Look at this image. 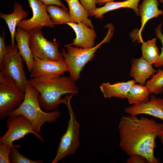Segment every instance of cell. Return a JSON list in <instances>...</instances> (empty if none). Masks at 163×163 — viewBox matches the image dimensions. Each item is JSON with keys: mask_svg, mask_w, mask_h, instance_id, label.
Masks as SVG:
<instances>
[{"mask_svg": "<svg viewBox=\"0 0 163 163\" xmlns=\"http://www.w3.org/2000/svg\"><path fill=\"white\" fill-rule=\"evenodd\" d=\"M121 149L128 156L135 154L145 158L149 163H159L154 154L156 138L163 131V124L136 116L123 115L118 125Z\"/></svg>", "mask_w": 163, "mask_h": 163, "instance_id": "obj_1", "label": "cell"}, {"mask_svg": "<svg viewBox=\"0 0 163 163\" xmlns=\"http://www.w3.org/2000/svg\"><path fill=\"white\" fill-rule=\"evenodd\" d=\"M28 82L39 92L40 106L46 112L56 110L60 104L63 103V95L78 92L75 82L65 76L52 79L32 78L28 80Z\"/></svg>", "mask_w": 163, "mask_h": 163, "instance_id": "obj_2", "label": "cell"}, {"mask_svg": "<svg viewBox=\"0 0 163 163\" xmlns=\"http://www.w3.org/2000/svg\"><path fill=\"white\" fill-rule=\"evenodd\" d=\"M39 92L28 82L25 92V97L21 104L7 116L22 115L32 123L34 131L37 134L41 132V126L46 122H55L61 115L58 110L49 112L42 111L38 99Z\"/></svg>", "mask_w": 163, "mask_h": 163, "instance_id": "obj_3", "label": "cell"}, {"mask_svg": "<svg viewBox=\"0 0 163 163\" xmlns=\"http://www.w3.org/2000/svg\"><path fill=\"white\" fill-rule=\"evenodd\" d=\"M108 31L103 40L96 46L90 48H84L77 46H72L66 45L67 52L63 48L62 54L66 62L67 71L70 74L69 77L74 82L80 77V72L85 65L93 58L94 54L104 43L109 42L113 36L114 27L111 24L107 25Z\"/></svg>", "mask_w": 163, "mask_h": 163, "instance_id": "obj_4", "label": "cell"}, {"mask_svg": "<svg viewBox=\"0 0 163 163\" xmlns=\"http://www.w3.org/2000/svg\"><path fill=\"white\" fill-rule=\"evenodd\" d=\"M74 94L66 96L64 98L63 104L68 108L70 118L67 130L61 137L56 155L52 163H57L67 155L74 154L79 147L80 125L70 104L71 99Z\"/></svg>", "mask_w": 163, "mask_h": 163, "instance_id": "obj_5", "label": "cell"}, {"mask_svg": "<svg viewBox=\"0 0 163 163\" xmlns=\"http://www.w3.org/2000/svg\"><path fill=\"white\" fill-rule=\"evenodd\" d=\"M25 93L10 77L0 74V119L5 120L7 114L23 102Z\"/></svg>", "mask_w": 163, "mask_h": 163, "instance_id": "obj_6", "label": "cell"}, {"mask_svg": "<svg viewBox=\"0 0 163 163\" xmlns=\"http://www.w3.org/2000/svg\"><path fill=\"white\" fill-rule=\"evenodd\" d=\"M7 46L8 52L0 67V74L12 78L22 91L25 93L28 80L26 78L24 70V60L16 45L14 48L11 46Z\"/></svg>", "mask_w": 163, "mask_h": 163, "instance_id": "obj_7", "label": "cell"}, {"mask_svg": "<svg viewBox=\"0 0 163 163\" xmlns=\"http://www.w3.org/2000/svg\"><path fill=\"white\" fill-rule=\"evenodd\" d=\"M41 28H37L29 31V44L34 57H38L43 60L60 61L64 60L59 51V43L55 38L51 42L43 37Z\"/></svg>", "mask_w": 163, "mask_h": 163, "instance_id": "obj_8", "label": "cell"}, {"mask_svg": "<svg viewBox=\"0 0 163 163\" xmlns=\"http://www.w3.org/2000/svg\"><path fill=\"white\" fill-rule=\"evenodd\" d=\"M6 121L8 130L3 136L0 138V143L13 145L12 142L24 137L28 133L34 135L36 138L42 142L43 138L34 130L30 121L22 115L9 117Z\"/></svg>", "mask_w": 163, "mask_h": 163, "instance_id": "obj_9", "label": "cell"}, {"mask_svg": "<svg viewBox=\"0 0 163 163\" xmlns=\"http://www.w3.org/2000/svg\"><path fill=\"white\" fill-rule=\"evenodd\" d=\"M28 1L32 10V17L30 19L21 20L18 25V27L29 31L35 29H42L44 26L55 27L47 11L48 5L40 0H28Z\"/></svg>", "mask_w": 163, "mask_h": 163, "instance_id": "obj_10", "label": "cell"}, {"mask_svg": "<svg viewBox=\"0 0 163 163\" xmlns=\"http://www.w3.org/2000/svg\"><path fill=\"white\" fill-rule=\"evenodd\" d=\"M30 76L32 78H42L52 79L60 77L61 75L67 71L65 59L63 61H56L43 60L35 57Z\"/></svg>", "mask_w": 163, "mask_h": 163, "instance_id": "obj_11", "label": "cell"}, {"mask_svg": "<svg viewBox=\"0 0 163 163\" xmlns=\"http://www.w3.org/2000/svg\"><path fill=\"white\" fill-rule=\"evenodd\" d=\"M125 111L130 115L148 114L163 121V99L152 94L148 102L126 107Z\"/></svg>", "mask_w": 163, "mask_h": 163, "instance_id": "obj_12", "label": "cell"}, {"mask_svg": "<svg viewBox=\"0 0 163 163\" xmlns=\"http://www.w3.org/2000/svg\"><path fill=\"white\" fill-rule=\"evenodd\" d=\"M71 27L75 32L76 37L70 45L84 48L94 47L96 34L94 28L82 23H75L69 22L66 24Z\"/></svg>", "mask_w": 163, "mask_h": 163, "instance_id": "obj_13", "label": "cell"}, {"mask_svg": "<svg viewBox=\"0 0 163 163\" xmlns=\"http://www.w3.org/2000/svg\"><path fill=\"white\" fill-rule=\"evenodd\" d=\"M131 65L130 76L142 85H145L147 79L157 71L142 56L139 59H132Z\"/></svg>", "mask_w": 163, "mask_h": 163, "instance_id": "obj_14", "label": "cell"}, {"mask_svg": "<svg viewBox=\"0 0 163 163\" xmlns=\"http://www.w3.org/2000/svg\"><path fill=\"white\" fill-rule=\"evenodd\" d=\"M159 4V0H143L139 5V16L141 17V23L140 30L137 32L139 43L143 42L141 39V33L146 22L151 19L163 15V10H160L158 8Z\"/></svg>", "mask_w": 163, "mask_h": 163, "instance_id": "obj_15", "label": "cell"}, {"mask_svg": "<svg viewBox=\"0 0 163 163\" xmlns=\"http://www.w3.org/2000/svg\"><path fill=\"white\" fill-rule=\"evenodd\" d=\"M29 32L18 27L16 31L15 38L19 52L25 62L27 70L30 73L34 62V57L29 44Z\"/></svg>", "mask_w": 163, "mask_h": 163, "instance_id": "obj_16", "label": "cell"}, {"mask_svg": "<svg viewBox=\"0 0 163 163\" xmlns=\"http://www.w3.org/2000/svg\"><path fill=\"white\" fill-rule=\"evenodd\" d=\"M137 82L134 80L111 84L103 83L100 89L105 98L116 97L122 99L127 98V94L130 88Z\"/></svg>", "mask_w": 163, "mask_h": 163, "instance_id": "obj_17", "label": "cell"}, {"mask_svg": "<svg viewBox=\"0 0 163 163\" xmlns=\"http://www.w3.org/2000/svg\"><path fill=\"white\" fill-rule=\"evenodd\" d=\"M28 15V12L24 11L21 5L17 2L14 5L13 11L9 14L3 13L0 14L1 18L4 19L7 24L11 37V46L14 48L16 45L14 41L16 27L19 23Z\"/></svg>", "mask_w": 163, "mask_h": 163, "instance_id": "obj_18", "label": "cell"}, {"mask_svg": "<svg viewBox=\"0 0 163 163\" xmlns=\"http://www.w3.org/2000/svg\"><path fill=\"white\" fill-rule=\"evenodd\" d=\"M140 0H127L121 2H110L106 3L101 7L96 8L90 14L96 18L102 19L105 13L122 8H128L133 9L137 16H139V2Z\"/></svg>", "mask_w": 163, "mask_h": 163, "instance_id": "obj_19", "label": "cell"}, {"mask_svg": "<svg viewBox=\"0 0 163 163\" xmlns=\"http://www.w3.org/2000/svg\"><path fill=\"white\" fill-rule=\"evenodd\" d=\"M69 8L71 22L75 23H82L92 28H94L89 15L78 0H66Z\"/></svg>", "mask_w": 163, "mask_h": 163, "instance_id": "obj_20", "label": "cell"}, {"mask_svg": "<svg viewBox=\"0 0 163 163\" xmlns=\"http://www.w3.org/2000/svg\"><path fill=\"white\" fill-rule=\"evenodd\" d=\"M148 88L145 85L135 84L130 88L127 94V98L130 104L148 102L150 94Z\"/></svg>", "mask_w": 163, "mask_h": 163, "instance_id": "obj_21", "label": "cell"}, {"mask_svg": "<svg viewBox=\"0 0 163 163\" xmlns=\"http://www.w3.org/2000/svg\"><path fill=\"white\" fill-rule=\"evenodd\" d=\"M68 8L60 7L59 6L48 5L47 11L54 24H65L71 22L69 11Z\"/></svg>", "mask_w": 163, "mask_h": 163, "instance_id": "obj_22", "label": "cell"}, {"mask_svg": "<svg viewBox=\"0 0 163 163\" xmlns=\"http://www.w3.org/2000/svg\"><path fill=\"white\" fill-rule=\"evenodd\" d=\"M157 38H154L142 43V56L149 64L153 65L158 59L160 53L156 45Z\"/></svg>", "mask_w": 163, "mask_h": 163, "instance_id": "obj_23", "label": "cell"}, {"mask_svg": "<svg viewBox=\"0 0 163 163\" xmlns=\"http://www.w3.org/2000/svg\"><path fill=\"white\" fill-rule=\"evenodd\" d=\"M145 86L149 89L150 93L155 95L160 94L163 92V69H159L152 75L150 79L146 82Z\"/></svg>", "mask_w": 163, "mask_h": 163, "instance_id": "obj_24", "label": "cell"}, {"mask_svg": "<svg viewBox=\"0 0 163 163\" xmlns=\"http://www.w3.org/2000/svg\"><path fill=\"white\" fill-rule=\"evenodd\" d=\"M21 145H16L11 148V151L10 155V160L12 163H42V160L37 159L33 161L25 157L19 152L18 148H20Z\"/></svg>", "mask_w": 163, "mask_h": 163, "instance_id": "obj_25", "label": "cell"}, {"mask_svg": "<svg viewBox=\"0 0 163 163\" xmlns=\"http://www.w3.org/2000/svg\"><path fill=\"white\" fill-rule=\"evenodd\" d=\"M162 23L158 25L155 29V34L157 37L160 40L162 44L161 52L158 60L153 64L155 68L162 67H163V34L161 30Z\"/></svg>", "mask_w": 163, "mask_h": 163, "instance_id": "obj_26", "label": "cell"}, {"mask_svg": "<svg viewBox=\"0 0 163 163\" xmlns=\"http://www.w3.org/2000/svg\"><path fill=\"white\" fill-rule=\"evenodd\" d=\"M16 145H9L0 143V163H10V155L12 147Z\"/></svg>", "mask_w": 163, "mask_h": 163, "instance_id": "obj_27", "label": "cell"}, {"mask_svg": "<svg viewBox=\"0 0 163 163\" xmlns=\"http://www.w3.org/2000/svg\"><path fill=\"white\" fill-rule=\"evenodd\" d=\"M80 2L89 16L96 8V0H80Z\"/></svg>", "mask_w": 163, "mask_h": 163, "instance_id": "obj_28", "label": "cell"}, {"mask_svg": "<svg viewBox=\"0 0 163 163\" xmlns=\"http://www.w3.org/2000/svg\"><path fill=\"white\" fill-rule=\"evenodd\" d=\"M5 30H4L2 36L0 37V67L1 66L3 60L7 54L8 50L4 41Z\"/></svg>", "mask_w": 163, "mask_h": 163, "instance_id": "obj_29", "label": "cell"}, {"mask_svg": "<svg viewBox=\"0 0 163 163\" xmlns=\"http://www.w3.org/2000/svg\"><path fill=\"white\" fill-rule=\"evenodd\" d=\"M129 157L126 161L127 163H149L148 161L145 158L140 155H133Z\"/></svg>", "mask_w": 163, "mask_h": 163, "instance_id": "obj_30", "label": "cell"}, {"mask_svg": "<svg viewBox=\"0 0 163 163\" xmlns=\"http://www.w3.org/2000/svg\"><path fill=\"white\" fill-rule=\"evenodd\" d=\"M41 2L44 4L48 5H55L59 6H60L64 8H66L61 2V0H40Z\"/></svg>", "mask_w": 163, "mask_h": 163, "instance_id": "obj_31", "label": "cell"}, {"mask_svg": "<svg viewBox=\"0 0 163 163\" xmlns=\"http://www.w3.org/2000/svg\"><path fill=\"white\" fill-rule=\"evenodd\" d=\"M115 0H96V4L101 6L104 5L106 3L110 2L113 1Z\"/></svg>", "mask_w": 163, "mask_h": 163, "instance_id": "obj_32", "label": "cell"}, {"mask_svg": "<svg viewBox=\"0 0 163 163\" xmlns=\"http://www.w3.org/2000/svg\"><path fill=\"white\" fill-rule=\"evenodd\" d=\"M158 137L160 139L161 142L163 147V131H162L158 135Z\"/></svg>", "mask_w": 163, "mask_h": 163, "instance_id": "obj_33", "label": "cell"}, {"mask_svg": "<svg viewBox=\"0 0 163 163\" xmlns=\"http://www.w3.org/2000/svg\"><path fill=\"white\" fill-rule=\"evenodd\" d=\"M159 1L161 4H163V0H159Z\"/></svg>", "mask_w": 163, "mask_h": 163, "instance_id": "obj_34", "label": "cell"}, {"mask_svg": "<svg viewBox=\"0 0 163 163\" xmlns=\"http://www.w3.org/2000/svg\"><path fill=\"white\" fill-rule=\"evenodd\" d=\"M65 1H66V0H64Z\"/></svg>", "mask_w": 163, "mask_h": 163, "instance_id": "obj_35", "label": "cell"}]
</instances>
